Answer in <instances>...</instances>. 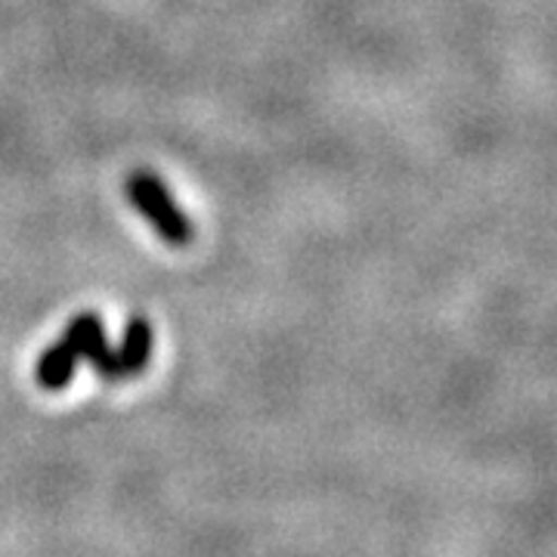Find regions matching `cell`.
<instances>
[{"label":"cell","instance_id":"6da1fadb","mask_svg":"<svg viewBox=\"0 0 557 557\" xmlns=\"http://www.w3.org/2000/svg\"><path fill=\"white\" fill-rule=\"evenodd\" d=\"M124 193H127V201L137 208L139 214L152 223V230L159 233L161 242H168L171 248H186L189 242L196 239L193 220L180 211L177 201L171 199V193H168V186L156 174H149V171L131 174L127 183H124Z\"/></svg>","mask_w":557,"mask_h":557},{"label":"cell","instance_id":"7a4b0ae2","mask_svg":"<svg viewBox=\"0 0 557 557\" xmlns=\"http://www.w3.org/2000/svg\"><path fill=\"white\" fill-rule=\"evenodd\" d=\"M62 344L78 359H87L102 381H121V362L119 354L109 347L106 329L97 313H81L69 322V329L62 332Z\"/></svg>","mask_w":557,"mask_h":557},{"label":"cell","instance_id":"3957f363","mask_svg":"<svg viewBox=\"0 0 557 557\" xmlns=\"http://www.w3.org/2000/svg\"><path fill=\"white\" fill-rule=\"evenodd\" d=\"M121 362V375L131 379V375H139L146 366H149V357H152V325L149 319L134 317L124 329V338H121V347L115 350Z\"/></svg>","mask_w":557,"mask_h":557},{"label":"cell","instance_id":"277c9868","mask_svg":"<svg viewBox=\"0 0 557 557\" xmlns=\"http://www.w3.org/2000/svg\"><path fill=\"white\" fill-rule=\"evenodd\" d=\"M75 366H78V357L57 341L50 350H44V357L38 359L35 366V381H38L44 391H62L69 387V381L75 375Z\"/></svg>","mask_w":557,"mask_h":557}]
</instances>
